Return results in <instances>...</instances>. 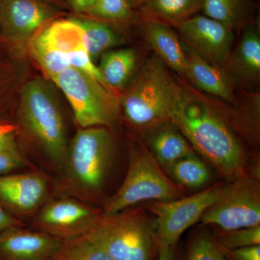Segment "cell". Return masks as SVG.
I'll return each instance as SVG.
<instances>
[{
	"mask_svg": "<svg viewBox=\"0 0 260 260\" xmlns=\"http://www.w3.org/2000/svg\"><path fill=\"white\" fill-rule=\"evenodd\" d=\"M173 124L193 149L229 179L244 177L245 156L232 129L208 106L181 91L173 112Z\"/></svg>",
	"mask_w": 260,
	"mask_h": 260,
	"instance_id": "1",
	"label": "cell"
},
{
	"mask_svg": "<svg viewBox=\"0 0 260 260\" xmlns=\"http://www.w3.org/2000/svg\"><path fill=\"white\" fill-rule=\"evenodd\" d=\"M180 93L167 65L153 54L123 94L120 106L132 126L149 133L172 120Z\"/></svg>",
	"mask_w": 260,
	"mask_h": 260,
	"instance_id": "2",
	"label": "cell"
},
{
	"mask_svg": "<svg viewBox=\"0 0 260 260\" xmlns=\"http://www.w3.org/2000/svg\"><path fill=\"white\" fill-rule=\"evenodd\" d=\"M18 119L53 166L62 171L69 146L66 125L57 101L43 80L35 78L24 85Z\"/></svg>",
	"mask_w": 260,
	"mask_h": 260,
	"instance_id": "3",
	"label": "cell"
},
{
	"mask_svg": "<svg viewBox=\"0 0 260 260\" xmlns=\"http://www.w3.org/2000/svg\"><path fill=\"white\" fill-rule=\"evenodd\" d=\"M85 237L113 260H156L160 249L155 220L142 209L102 214Z\"/></svg>",
	"mask_w": 260,
	"mask_h": 260,
	"instance_id": "4",
	"label": "cell"
},
{
	"mask_svg": "<svg viewBox=\"0 0 260 260\" xmlns=\"http://www.w3.org/2000/svg\"><path fill=\"white\" fill-rule=\"evenodd\" d=\"M115 144L104 126L78 129L69 143L63 172L72 191L93 198L102 191L112 164Z\"/></svg>",
	"mask_w": 260,
	"mask_h": 260,
	"instance_id": "5",
	"label": "cell"
},
{
	"mask_svg": "<svg viewBox=\"0 0 260 260\" xmlns=\"http://www.w3.org/2000/svg\"><path fill=\"white\" fill-rule=\"evenodd\" d=\"M182 189L164 173L151 151L136 143L129 151L125 179L106 203L102 213L112 215L144 201H170L182 196Z\"/></svg>",
	"mask_w": 260,
	"mask_h": 260,
	"instance_id": "6",
	"label": "cell"
},
{
	"mask_svg": "<svg viewBox=\"0 0 260 260\" xmlns=\"http://www.w3.org/2000/svg\"><path fill=\"white\" fill-rule=\"evenodd\" d=\"M66 95L81 128L112 127L119 116L120 99L88 73L70 67L53 80Z\"/></svg>",
	"mask_w": 260,
	"mask_h": 260,
	"instance_id": "7",
	"label": "cell"
},
{
	"mask_svg": "<svg viewBox=\"0 0 260 260\" xmlns=\"http://www.w3.org/2000/svg\"><path fill=\"white\" fill-rule=\"evenodd\" d=\"M200 220L222 231L260 225L259 183L244 176L223 185L218 198L205 210Z\"/></svg>",
	"mask_w": 260,
	"mask_h": 260,
	"instance_id": "8",
	"label": "cell"
},
{
	"mask_svg": "<svg viewBox=\"0 0 260 260\" xmlns=\"http://www.w3.org/2000/svg\"><path fill=\"white\" fill-rule=\"evenodd\" d=\"M222 187L223 184H215L186 198L148 203L147 209L154 215L160 248L175 247L185 231L200 221Z\"/></svg>",
	"mask_w": 260,
	"mask_h": 260,
	"instance_id": "9",
	"label": "cell"
},
{
	"mask_svg": "<svg viewBox=\"0 0 260 260\" xmlns=\"http://www.w3.org/2000/svg\"><path fill=\"white\" fill-rule=\"evenodd\" d=\"M102 214V210L73 198H57L42 205L32 227L61 240H69L88 234Z\"/></svg>",
	"mask_w": 260,
	"mask_h": 260,
	"instance_id": "10",
	"label": "cell"
},
{
	"mask_svg": "<svg viewBox=\"0 0 260 260\" xmlns=\"http://www.w3.org/2000/svg\"><path fill=\"white\" fill-rule=\"evenodd\" d=\"M55 5L44 0H0V28L16 49H28L32 38L58 14Z\"/></svg>",
	"mask_w": 260,
	"mask_h": 260,
	"instance_id": "11",
	"label": "cell"
},
{
	"mask_svg": "<svg viewBox=\"0 0 260 260\" xmlns=\"http://www.w3.org/2000/svg\"><path fill=\"white\" fill-rule=\"evenodd\" d=\"M188 47L215 65L230 57L234 43L233 29L205 15H197L174 25Z\"/></svg>",
	"mask_w": 260,
	"mask_h": 260,
	"instance_id": "12",
	"label": "cell"
},
{
	"mask_svg": "<svg viewBox=\"0 0 260 260\" xmlns=\"http://www.w3.org/2000/svg\"><path fill=\"white\" fill-rule=\"evenodd\" d=\"M48 193L47 179L42 174L24 173L0 176V203L13 215L35 213L47 202Z\"/></svg>",
	"mask_w": 260,
	"mask_h": 260,
	"instance_id": "13",
	"label": "cell"
},
{
	"mask_svg": "<svg viewBox=\"0 0 260 260\" xmlns=\"http://www.w3.org/2000/svg\"><path fill=\"white\" fill-rule=\"evenodd\" d=\"M63 242L37 229L8 228L0 233V260H50Z\"/></svg>",
	"mask_w": 260,
	"mask_h": 260,
	"instance_id": "14",
	"label": "cell"
},
{
	"mask_svg": "<svg viewBox=\"0 0 260 260\" xmlns=\"http://www.w3.org/2000/svg\"><path fill=\"white\" fill-rule=\"evenodd\" d=\"M49 26L70 66L88 73L104 86L111 89L90 58L83 28L73 18L54 20L49 24Z\"/></svg>",
	"mask_w": 260,
	"mask_h": 260,
	"instance_id": "15",
	"label": "cell"
},
{
	"mask_svg": "<svg viewBox=\"0 0 260 260\" xmlns=\"http://www.w3.org/2000/svg\"><path fill=\"white\" fill-rule=\"evenodd\" d=\"M146 42L168 68L184 76L186 67L185 49L177 34L168 24L146 20L144 25Z\"/></svg>",
	"mask_w": 260,
	"mask_h": 260,
	"instance_id": "16",
	"label": "cell"
},
{
	"mask_svg": "<svg viewBox=\"0 0 260 260\" xmlns=\"http://www.w3.org/2000/svg\"><path fill=\"white\" fill-rule=\"evenodd\" d=\"M184 49L186 55L184 77L205 93L232 102L234 93L226 75L189 47Z\"/></svg>",
	"mask_w": 260,
	"mask_h": 260,
	"instance_id": "17",
	"label": "cell"
},
{
	"mask_svg": "<svg viewBox=\"0 0 260 260\" xmlns=\"http://www.w3.org/2000/svg\"><path fill=\"white\" fill-rule=\"evenodd\" d=\"M151 132L153 133L149 140L151 153L164 169L181 159L195 155L189 142L175 128L165 124Z\"/></svg>",
	"mask_w": 260,
	"mask_h": 260,
	"instance_id": "18",
	"label": "cell"
},
{
	"mask_svg": "<svg viewBox=\"0 0 260 260\" xmlns=\"http://www.w3.org/2000/svg\"><path fill=\"white\" fill-rule=\"evenodd\" d=\"M28 49L32 59L51 80L70 67L49 25L32 38Z\"/></svg>",
	"mask_w": 260,
	"mask_h": 260,
	"instance_id": "19",
	"label": "cell"
},
{
	"mask_svg": "<svg viewBox=\"0 0 260 260\" xmlns=\"http://www.w3.org/2000/svg\"><path fill=\"white\" fill-rule=\"evenodd\" d=\"M203 0H148L142 8L146 20L175 25L202 10Z\"/></svg>",
	"mask_w": 260,
	"mask_h": 260,
	"instance_id": "20",
	"label": "cell"
},
{
	"mask_svg": "<svg viewBox=\"0 0 260 260\" xmlns=\"http://www.w3.org/2000/svg\"><path fill=\"white\" fill-rule=\"evenodd\" d=\"M136 62L137 55L133 49L106 51L102 55L99 70L108 86L115 90L125 85Z\"/></svg>",
	"mask_w": 260,
	"mask_h": 260,
	"instance_id": "21",
	"label": "cell"
},
{
	"mask_svg": "<svg viewBox=\"0 0 260 260\" xmlns=\"http://www.w3.org/2000/svg\"><path fill=\"white\" fill-rule=\"evenodd\" d=\"M73 20L83 28L87 49L93 61L111 48L123 42L121 36L107 23L90 18H75Z\"/></svg>",
	"mask_w": 260,
	"mask_h": 260,
	"instance_id": "22",
	"label": "cell"
},
{
	"mask_svg": "<svg viewBox=\"0 0 260 260\" xmlns=\"http://www.w3.org/2000/svg\"><path fill=\"white\" fill-rule=\"evenodd\" d=\"M234 73L246 78H256L260 74V39L255 30L244 32L232 60Z\"/></svg>",
	"mask_w": 260,
	"mask_h": 260,
	"instance_id": "23",
	"label": "cell"
},
{
	"mask_svg": "<svg viewBox=\"0 0 260 260\" xmlns=\"http://www.w3.org/2000/svg\"><path fill=\"white\" fill-rule=\"evenodd\" d=\"M179 186L197 189L208 184L211 179L209 168L196 155L186 157L166 169Z\"/></svg>",
	"mask_w": 260,
	"mask_h": 260,
	"instance_id": "24",
	"label": "cell"
},
{
	"mask_svg": "<svg viewBox=\"0 0 260 260\" xmlns=\"http://www.w3.org/2000/svg\"><path fill=\"white\" fill-rule=\"evenodd\" d=\"M202 10L205 16L234 29L245 18L246 0H203Z\"/></svg>",
	"mask_w": 260,
	"mask_h": 260,
	"instance_id": "25",
	"label": "cell"
},
{
	"mask_svg": "<svg viewBox=\"0 0 260 260\" xmlns=\"http://www.w3.org/2000/svg\"><path fill=\"white\" fill-rule=\"evenodd\" d=\"M50 260H113L85 236L64 241Z\"/></svg>",
	"mask_w": 260,
	"mask_h": 260,
	"instance_id": "26",
	"label": "cell"
},
{
	"mask_svg": "<svg viewBox=\"0 0 260 260\" xmlns=\"http://www.w3.org/2000/svg\"><path fill=\"white\" fill-rule=\"evenodd\" d=\"M222 247L234 249L260 245V225L223 231L215 238Z\"/></svg>",
	"mask_w": 260,
	"mask_h": 260,
	"instance_id": "27",
	"label": "cell"
},
{
	"mask_svg": "<svg viewBox=\"0 0 260 260\" xmlns=\"http://www.w3.org/2000/svg\"><path fill=\"white\" fill-rule=\"evenodd\" d=\"M186 260H227L215 238L206 234H199L191 240Z\"/></svg>",
	"mask_w": 260,
	"mask_h": 260,
	"instance_id": "28",
	"label": "cell"
},
{
	"mask_svg": "<svg viewBox=\"0 0 260 260\" xmlns=\"http://www.w3.org/2000/svg\"><path fill=\"white\" fill-rule=\"evenodd\" d=\"M27 164L15 139V132L7 135L0 141V176L12 174Z\"/></svg>",
	"mask_w": 260,
	"mask_h": 260,
	"instance_id": "29",
	"label": "cell"
},
{
	"mask_svg": "<svg viewBox=\"0 0 260 260\" xmlns=\"http://www.w3.org/2000/svg\"><path fill=\"white\" fill-rule=\"evenodd\" d=\"M87 14L107 20H124L132 15L129 0H96Z\"/></svg>",
	"mask_w": 260,
	"mask_h": 260,
	"instance_id": "30",
	"label": "cell"
},
{
	"mask_svg": "<svg viewBox=\"0 0 260 260\" xmlns=\"http://www.w3.org/2000/svg\"><path fill=\"white\" fill-rule=\"evenodd\" d=\"M220 247L227 260H260V245L234 249Z\"/></svg>",
	"mask_w": 260,
	"mask_h": 260,
	"instance_id": "31",
	"label": "cell"
},
{
	"mask_svg": "<svg viewBox=\"0 0 260 260\" xmlns=\"http://www.w3.org/2000/svg\"><path fill=\"white\" fill-rule=\"evenodd\" d=\"M15 226H23V224L10 214L0 203V233L8 228Z\"/></svg>",
	"mask_w": 260,
	"mask_h": 260,
	"instance_id": "32",
	"label": "cell"
},
{
	"mask_svg": "<svg viewBox=\"0 0 260 260\" xmlns=\"http://www.w3.org/2000/svg\"><path fill=\"white\" fill-rule=\"evenodd\" d=\"M70 8L76 13H87L96 0H67Z\"/></svg>",
	"mask_w": 260,
	"mask_h": 260,
	"instance_id": "33",
	"label": "cell"
},
{
	"mask_svg": "<svg viewBox=\"0 0 260 260\" xmlns=\"http://www.w3.org/2000/svg\"><path fill=\"white\" fill-rule=\"evenodd\" d=\"M175 248H160L156 260H177Z\"/></svg>",
	"mask_w": 260,
	"mask_h": 260,
	"instance_id": "34",
	"label": "cell"
},
{
	"mask_svg": "<svg viewBox=\"0 0 260 260\" xmlns=\"http://www.w3.org/2000/svg\"><path fill=\"white\" fill-rule=\"evenodd\" d=\"M19 126L11 123L0 122V141L7 135L15 133L18 129Z\"/></svg>",
	"mask_w": 260,
	"mask_h": 260,
	"instance_id": "35",
	"label": "cell"
},
{
	"mask_svg": "<svg viewBox=\"0 0 260 260\" xmlns=\"http://www.w3.org/2000/svg\"><path fill=\"white\" fill-rule=\"evenodd\" d=\"M44 1L55 5L56 7H63L64 5V0H44Z\"/></svg>",
	"mask_w": 260,
	"mask_h": 260,
	"instance_id": "36",
	"label": "cell"
},
{
	"mask_svg": "<svg viewBox=\"0 0 260 260\" xmlns=\"http://www.w3.org/2000/svg\"><path fill=\"white\" fill-rule=\"evenodd\" d=\"M138 1H140V2H144V3H145V2L148 1V0H138Z\"/></svg>",
	"mask_w": 260,
	"mask_h": 260,
	"instance_id": "37",
	"label": "cell"
}]
</instances>
